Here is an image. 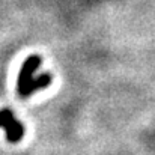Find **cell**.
Returning a JSON list of instances; mask_svg holds the SVG:
<instances>
[{
	"mask_svg": "<svg viewBox=\"0 0 155 155\" xmlns=\"http://www.w3.org/2000/svg\"><path fill=\"white\" fill-rule=\"evenodd\" d=\"M41 56L32 54L29 56L24 63L21 65L18 80H17V92L21 98H27L29 95L35 94L39 89H45L51 84V75L47 74H36L38 68L41 66Z\"/></svg>",
	"mask_w": 155,
	"mask_h": 155,
	"instance_id": "6da1fadb",
	"label": "cell"
},
{
	"mask_svg": "<svg viewBox=\"0 0 155 155\" xmlns=\"http://www.w3.org/2000/svg\"><path fill=\"white\" fill-rule=\"evenodd\" d=\"M0 127L6 131V139L11 143H18L24 137V125L9 108L0 110Z\"/></svg>",
	"mask_w": 155,
	"mask_h": 155,
	"instance_id": "7a4b0ae2",
	"label": "cell"
}]
</instances>
